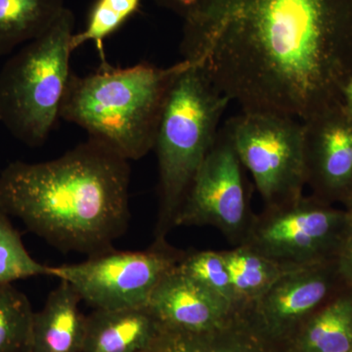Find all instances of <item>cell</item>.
Instances as JSON below:
<instances>
[{
	"instance_id": "7",
	"label": "cell",
	"mask_w": 352,
	"mask_h": 352,
	"mask_svg": "<svg viewBox=\"0 0 352 352\" xmlns=\"http://www.w3.org/2000/svg\"><path fill=\"white\" fill-rule=\"evenodd\" d=\"M351 226L346 210L303 195L254 214L242 245L286 265L302 267L335 261Z\"/></svg>"
},
{
	"instance_id": "26",
	"label": "cell",
	"mask_w": 352,
	"mask_h": 352,
	"mask_svg": "<svg viewBox=\"0 0 352 352\" xmlns=\"http://www.w3.org/2000/svg\"><path fill=\"white\" fill-rule=\"evenodd\" d=\"M344 207H346L344 210H346L347 214H349V220H351L352 224V196L346 201V203L344 204Z\"/></svg>"
},
{
	"instance_id": "16",
	"label": "cell",
	"mask_w": 352,
	"mask_h": 352,
	"mask_svg": "<svg viewBox=\"0 0 352 352\" xmlns=\"http://www.w3.org/2000/svg\"><path fill=\"white\" fill-rule=\"evenodd\" d=\"M296 352H352V288L336 294L296 331Z\"/></svg>"
},
{
	"instance_id": "20",
	"label": "cell",
	"mask_w": 352,
	"mask_h": 352,
	"mask_svg": "<svg viewBox=\"0 0 352 352\" xmlns=\"http://www.w3.org/2000/svg\"><path fill=\"white\" fill-rule=\"evenodd\" d=\"M9 219L0 210V286L28 278L50 276V266L32 258Z\"/></svg>"
},
{
	"instance_id": "25",
	"label": "cell",
	"mask_w": 352,
	"mask_h": 352,
	"mask_svg": "<svg viewBox=\"0 0 352 352\" xmlns=\"http://www.w3.org/2000/svg\"><path fill=\"white\" fill-rule=\"evenodd\" d=\"M340 105L352 117V76L342 89Z\"/></svg>"
},
{
	"instance_id": "2",
	"label": "cell",
	"mask_w": 352,
	"mask_h": 352,
	"mask_svg": "<svg viewBox=\"0 0 352 352\" xmlns=\"http://www.w3.org/2000/svg\"><path fill=\"white\" fill-rule=\"evenodd\" d=\"M129 162L90 138L51 161L14 162L0 173V210L62 251L107 252L129 226Z\"/></svg>"
},
{
	"instance_id": "5",
	"label": "cell",
	"mask_w": 352,
	"mask_h": 352,
	"mask_svg": "<svg viewBox=\"0 0 352 352\" xmlns=\"http://www.w3.org/2000/svg\"><path fill=\"white\" fill-rule=\"evenodd\" d=\"M75 16L69 8L0 71V122L30 147L45 142L60 118L71 71Z\"/></svg>"
},
{
	"instance_id": "9",
	"label": "cell",
	"mask_w": 352,
	"mask_h": 352,
	"mask_svg": "<svg viewBox=\"0 0 352 352\" xmlns=\"http://www.w3.org/2000/svg\"><path fill=\"white\" fill-rule=\"evenodd\" d=\"M254 217L243 164L224 126L190 187L175 227H214L238 245L244 243Z\"/></svg>"
},
{
	"instance_id": "18",
	"label": "cell",
	"mask_w": 352,
	"mask_h": 352,
	"mask_svg": "<svg viewBox=\"0 0 352 352\" xmlns=\"http://www.w3.org/2000/svg\"><path fill=\"white\" fill-rule=\"evenodd\" d=\"M65 8L64 0H0V56L38 38Z\"/></svg>"
},
{
	"instance_id": "19",
	"label": "cell",
	"mask_w": 352,
	"mask_h": 352,
	"mask_svg": "<svg viewBox=\"0 0 352 352\" xmlns=\"http://www.w3.org/2000/svg\"><path fill=\"white\" fill-rule=\"evenodd\" d=\"M34 311L14 284L0 286V352H29Z\"/></svg>"
},
{
	"instance_id": "11",
	"label": "cell",
	"mask_w": 352,
	"mask_h": 352,
	"mask_svg": "<svg viewBox=\"0 0 352 352\" xmlns=\"http://www.w3.org/2000/svg\"><path fill=\"white\" fill-rule=\"evenodd\" d=\"M305 126L307 185L312 195L329 204L352 196V117L337 105Z\"/></svg>"
},
{
	"instance_id": "10",
	"label": "cell",
	"mask_w": 352,
	"mask_h": 352,
	"mask_svg": "<svg viewBox=\"0 0 352 352\" xmlns=\"http://www.w3.org/2000/svg\"><path fill=\"white\" fill-rule=\"evenodd\" d=\"M347 285L337 259L289 271L252 305V314L266 335L298 330L305 321Z\"/></svg>"
},
{
	"instance_id": "14",
	"label": "cell",
	"mask_w": 352,
	"mask_h": 352,
	"mask_svg": "<svg viewBox=\"0 0 352 352\" xmlns=\"http://www.w3.org/2000/svg\"><path fill=\"white\" fill-rule=\"evenodd\" d=\"M162 330L147 307L94 309L87 317L82 352H146Z\"/></svg>"
},
{
	"instance_id": "8",
	"label": "cell",
	"mask_w": 352,
	"mask_h": 352,
	"mask_svg": "<svg viewBox=\"0 0 352 352\" xmlns=\"http://www.w3.org/2000/svg\"><path fill=\"white\" fill-rule=\"evenodd\" d=\"M184 254L166 241H156L146 251L112 249L82 263L50 266V276L68 282L82 302L94 309L147 307L157 285L175 270Z\"/></svg>"
},
{
	"instance_id": "3",
	"label": "cell",
	"mask_w": 352,
	"mask_h": 352,
	"mask_svg": "<svg viewBox=\"0 0 352 352\" xmlns=\"http://www.w3.org/2000/svg\"><path fill=\"white\" fill-rule=\"evenodd\" d=\"M182 60L168 68L139 63L129 68L104 64L85 76L73 74L60 118L82 127L127 161L154 149L166 97L178 75L189 66Z\"/></svg>"
},
{
	"instance_id": "23",
	"label": "cell",
	"mask_w": 352,
	"mask_h": 352,
	"mask_svg": "<svg viewBox=\"0 0 352 352\" xmlns=\"http://www.w3.org/2000/svg\"><path fill=\"white\" fill-rule=\"evenodd\" d=\"M336 259L342 277L352 288V224Z\"/></svg>"
},
{
	"instance_id": "15",
	"label": "cell",
	"mask_w": 352,
	"mask_h": 352,
	"mask_svg": "<svg viewBox=\"0 0 352 352\" xmlns=\"http://www.w3.org/2000/svg\"><path fill=\"white\" fill-rule=\"evenodd\" d=\"M263 331L251 308H237L228 321L210 332L163 330L146 352H266Z\"/></svg>"
},
{
	"instance_id": "1",
	"label": "cell",
	"mask_w": 352,
	"mask_h": 352,
	"mask_svg": "<svg viewBox=\"0 0 352 352\" xmlns=\"http://www.w3.org/2000/svg\"><path fill=\"white\" fill-rule=\"evenodd\" d=\"M183 60L245 112L305 122L340 105L352 76V0H198Z\"/></svg>"
},
{
	"instance_id": "13",
	"label": "cell",
	"mask_w": 352,
	"mask_h": 352,
	"mask_svg": "<svg viewBox=\"0 0 352 352\" xmlns=\"http://www.w3.org/2000/svg\"><path fill=\"white\" fill-rule=\"evenodd\" d=\"M82 298L66 281H60L34 312L29 352H82L87 315Z\"/></svg>"
},
{
	"instance_id": "4",
	"label": "cell",
	"mask_w": 352,
	"mask_h": 352,
	"mask_svg": "<svg viewBox=\"0 0 352 352\" xmlns=\"http://www.w3.org/2000/svg\"><path fill=\"white\" fill-rule=\"evenodd\" d=\"M230 102L197 62H190L171 85L153 149L160 175L156 241H164L175 227L176 215L214 144L220 120Z\"/></svg>"
},
{
	"instance_id": "12",
	"label": "cell",
	"mask_w": 352,
	"mask_h": 352,
	"mask_svg": "<svg viewBox=\"0 0 352 352\" xmlns=\"http://www.w3.org/2000/svg\"><path fill=\"white\" fill-rule=\"evenodd\" d=\"M147 308L164 328L190 333L219 328L237 309L177 266L157 285Z\"/></svg>"
},
{
	"instance_id": "22",
	"label": "cell",
	"mask_w": 352,
	"mask_h": 352,
	"mask_svg": "<svg viewBox=\"0 0 352 352\" xmlns=\"http://www.w3.org/2000/svg\"><path fill=\"white\" fill-rule=\"evenodd\" d=\"M177 267L235 307L230 275L221 251L185 252Z\"/></svg>"
},
{
	"instance_id": "24",
	"label": "cell",
	"mask_w": 352,
	"mask_h": 352,
	"mask_svg": "<svg viewBox=\"0 0 352 352\" xmlns=\"http://www.w3.org/2000/svg\"><path fill=\"white\" fill-rule=\"evenodd\" d=\"M157 6L173 11L184 18L198 0H155Z\"/></svg>"
},
{
	"instance_id": "17",
	"label": "cell",
	"mask_w": 352,
	"mask_h": 352,
	"mask_svg": "<svg viewBox=\"0 0 352 352\" xmlns=\"http://www.w3.org/2000/svg\"><path fill=\"white\" fill-rule=\"evenodd\" d=\"M221 252L230 275L236 308L252 307L280 278L298 268L263 256L245 245Z\"/></svg>"
},
{
	"instance_id": "21",
	"label": "cell",
	"mask_w": 352,
	"mask_h": 352,
	"mask_svg": "<svg viewBox=\"0 0 352 352\" xmlns=\"http://www.w3.org/2000/svg\"><path fill=\"white\" fill-rule=\"evenodd\" d=\"M141 0H96L88 15L87 27L82 32L74 34L73 51L83 43L94 41L103 54L104 41L138 12Z\"/></svg>"
},
{
	"instance_id": "6",
	"label": "cell",
	"mask_w": 352,
	"mask_h": 352,
	"mask_svg": "<svg viewBox=\"0 0 352 352\" xmlns=\"http://www.w3.org/2000/svg\"><path fill=\"white\" fill-rule=\"evenodd\" d=\"M226 126L264 208L281 207L303 196L307 175L302 120L281 113L242 111Z\"/></svg>"
}]
</instances>
